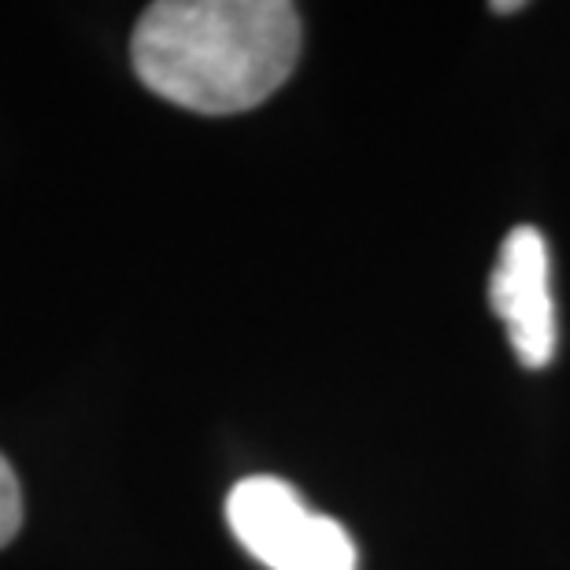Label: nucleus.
<instances>
[{"label": "nucleus", "mask_w": 570, "mask_h": 570, "mask_svg": "<svg viewBox=\"0 0 570 570\" xmlns=\"http://www.w3.org/2000/svg\"><path fill=\"white\" fill-rule=\"evenodd\" d=\"M141 82L200 116H234L275 94L301 60V11L285 0H159L134 27Z\"/></svg>", "instance_id": "nucleus-1"}, {"label": "nucleus", "mask_w": 570, "mask_h": 570, "mask_svg": "<svg viewBox=\"0 0 570 570\" xmlns=\"http://www.w3.org/2000/svg\"><path fill=\"white\" fill-rule=\"evenodd\" d=\"M237 544L267 570H360L356 541L337 519L318 515L282 478H245L226 497Z\"/></svg>", "instance_id": "nucleus-2"}, {"label": "nucleus", "mask_w": 570, "mask_h": 570, "mask_svg": "<svg viewBox=\"0 0 570 570\" xmlns=\"http://www.w3.org/2000/svg\"><path fill=\"white\" fill-rule=\"evenodd\" d=\"M549 245L533 226H515L500 245L493 278H489V304L508 330L522 367L541 371L556 356V304L549 285Z\"/></svg>", "instance_id": "nucleus-3"}, {"label": "nucleus", "mask_w": 570, "mask_h": 570, "mask_svg": "<svg viewBox=\"0 0 570 570\" xmlns=\"http://www.w3.org/2000/svg\"><path fill=\"white\" fill-rule=\"evenodd\" d=\"M22 527V489L11 463L0 455V549L16 538Z\"/></svg>", "instance_id": "nucleus-4"}, {"label": "nucleus", "mask_w": 570, "mask_h": 570, "mask_svg": "<svg viewBox=\"0 0 570 570\" xmlns=\"http://www.w3.org/2000/svg\"><path fill=\"white\" fill-rule=\"evenodd\" d=\"M522 4H519V0H511V4H493V11H519Z\"/></svg>", "instance_id": "nucleus-5"}]
</instances>
